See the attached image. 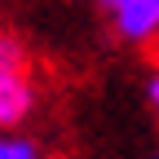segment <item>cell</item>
I'll return each mask as SVG.
<instances>
[{"label": "cell", "mask_w": 159, "mask_h": 159, "mask_svg": "<svg viewBox=\"0 0 159 159\" xmlns=\"http://www.w3.org/2000/svg\"><path fill=\"white\" fill-rule=\"evenodd\" d=\"M35 115V80L27 62H0V128H22Z\"/></svg>", "instance_id": "1"}, {"label": "cell", "mask_w": 159, "mask_h": 159, "mask_svg": "<svg viewBox=\"0 0 159 159\" xmlns=\"http://www.w3.org/2000/svg\"><path fill=\"white\" fill-rule=\"evenodd\" d=\"M106 13L115 22V35L128 44H146L159 35V0H115Z\"/></svg>", "instance_id": "2"}, {"label": "cell", "mask_w": 159, "mask_h": 159, "mask_svg": "<svg viewBox=\"0 0 159 159\" xmlns=\"http://www.w3.org/2000/svg\"><path fill=\"white\" fill-rule=\"evenodd\" d=\"M0 159H49V155L18 128H0Z\"/></svg>", "instance_id": "3"}, {"label": "cell", "mask_w": 159, "mask_h": 159, "mask_svg": "<svg viewBox=\"0 0 159 159\" xmlns=\"http://www.w3.org/2000/svg\"><path fill=\"white\" fill-rule=\"evenodd\" d=\"M146 93H150V106H155V111H159V71H155V75H150V89H146Z\"/></svg>", "instance_id": "4"}, {"label": "cell", "mask_w": 159, "mask_h": 159, "mask_svg": "<svg viewBox=\"0 0 159 159\" xmlns=\"http://www.w3.org/2000/svg\"><path fill=\"white\" fill-rule=\"evenodd\" d=\"M155 71H159V49H155Z\"/></svg>", "instance_id": "5"}, {"label": "cell", "mask_w": 159, "mask_h": 159, "mask_svg": "<svg viewBox=\"0 0 159 159\" xmlns=\"http://www.w3.org/2000/svg\"><path fill=\"white\" fill-rule=\"evenodd\" d=\"M146 159H159V150H150V155H146Z\"/></svg>", "instance_id": "6"}]
</instances>
